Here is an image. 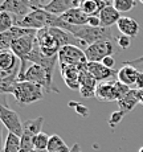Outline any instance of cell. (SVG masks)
<instances>
[{
	"instance_id": "6da1fadb",
	"label": "cell",
	"mask_w": 143,
	"mask_h": 152,
	"mask_svg": "<svg viewBox=\"0 0 143 152\" xmlns=\"http://www.w3.org/2000/svg\"><path fill=\"white\" fill-rule=\"evenodd\" d=\"M66 31L74 34L77 39L82 40L87 46L94 45L97 42L102 41H117V39L113 36V32L110 28H93L89 25H84V27H77V25H68Z\"/></svg>"
},
{
	"instance_id": "7a4b0ae2",
	"label": "cell",
	"mask_w": 143,
	"mask_h": 152,
	"mask_svg": "<svg viewBox=\"0 0 143 152\" xmlns=\"http://www.w3.org/2000/svg\"><path fill=\"white\" fill-rule=\"evenodd\" d=\"M11 94L16 99V102L21 106L36 103L44 98L43 87L36 83L28 82V81H19L13 86Z\"/></svg>"
},
{
	"instance_id": "3957f363",
	"label": "cell",
	"mask_w": 143,
	"mask_h": 152,
	"mask_svg": "<svg viewBox=\"0 0 143 152\" xmlns=\"http://www.w3.org/2000/svg\"><path fill=\"white\" fill-rule=\"evenodd\" d=\"M23 81H28V82L39 85L48 93H57V94L60 93L58 87L54 86L53 83V74L49 73L48 70H45L43 66L36 65V64H31L28 66Z\"/></svg>"
},
{
	"instance_id": "277c9868",
	"label": "cell",
	"mask_w": 143,
	"mask_h": 152,
	"mask_svg": "<svg viewBox=\"0 0 143 152\" xmlns=\"http://www.w3.org/2000/svg\"><path fill=\"white\" fill-rule=\"evenodd\" d=\"M58 62L60 66H82L87 64V58L84 49L76 45H66L62 46L58 52Z\"/></svg>"
},
{
	"instance_id": "5b68a950",
	"label": "cell",
	"mask_w": 143,
	"mask_h": 152,
	"mask_svg": "<svg viewBox=\"0 0 143 152\" xmlns=\"http://www.w3.org/2000/svg\"><path fill=\"white\" fill-rule=\"evenodd\" d=\"M117 41H102L90 45L85 49L87 62H102V60L118 52Z\"/></svg>"
},
{
	"instance_id": "8992f818",
	"label": "cell",
	"mask_w": 143,
	"mask_h": 152,
	"mask_svg": "<svg viewBox=\"0 0 143 152\" xmlns=\"http://www.w3.org/2000/svg\"><path fill=\"white\" fill-rule=\"evenodd\" d=\"M36 44L40 48L43 54L48 56V57H54L58 56V52L61 49L60 42L57 41V39L54 36H52V33L49 32L48 28H44L37 31L36 34Z\"/></svg>"
},
{
	"instance_id": "52a82bcc",
	"label": "cell",
	"mask_w": 143,
	"mask_h": 152,
	"mask_svg": "<svg viewBox=\"0 0 143 152\" xmlns=\"http://www.w3.org/2000/svg\"><path fill=\"white\" fill-rule=\"evenodd\" d=\"M0 119H1L3 124L5 126L10 132L15 134V135L23 136V123L20 121V116L17 115L16 111L11 110L10 107H7V104L3 103L0 106Z\"/></svg>"
},
{
	"instance_id": "ba28073f",
	"label": "cell",
	"mask_w": 143,
	"mask_h": 152,
	"mask_svg": "<svg viewBox=\"0 0 143 152\" xmlns=\"http://www.w3.org/2000/svg\"><path fill=\"white\" fill-rule=\"evenodd\" d=\"M33 10L29 0H4L0 5V11L10 12L19 19H23Z\"/></svg>"
},
{
	"instance_id": "9c48e42d",
	"label": "cell",
	"mask_w": 143,
	"mask_h": 152,
	"mask_svg": "<svg viewBox=\"0 0 143 152\" xmlns=\"http://www.w3.org/2000/svg\"><path fill=\"white\" fill-rule=\"evenodd\" d=\"M27 61L28 62H31V64H36V65L43 66L45 70H48L49 73L53 74L54 73V66H56V64L58 62V56L48 57V56L43 54L41 50H40V48L37 46V44L34 42V48H33V50H32V53L28 56Z\"/></svg>"
},
{
	"instance_id": "30bf717a",
	"label": "cell",
	"mask_w": 143,
	"mask_h": 152,
	"mask_svg": "<svg viewBox=\"0 0 143 152\" xmlns=\"http://www.w3.org/2000/svg\"><path fill=\"white\" fill-rule=\"evenodd\" d=\"M98 81L93 77L86 69V65L81 69L80 73V94L82 98L95 97V89L98 86Z\"/></svg>"
},
{
	"instance_id": "8fae6325",
	"label": "cell",
	"mask_w": 143,
	"mask_h": 152,
	"mask_svg": "<svg viewBox=\"0 0 143 152\" xmlns=\"http://www.w3.org/2000/svg\"><path fill=\"white\" fill-rule=\"evenodd\" d=\"M86 69L89 70V73L98 81V82H103V81H111V78H117L118 72H115L114 69L106 68L102 62H87Z\"/></svg>"
},
{
	"instance_id": "7c38bea8",
	"label": "cell",
	"mask_w": 143,
	"mask_h": 152,
	"mask_svg": "<svg viewBox=\"0 0 143 152\" xmlns=\"http://www.w3.org/2000/svg\"><path fill=\"white\" fill-rule=\"evenodd\" d=\"M82 0H52L49 4H46L44 7V10L46 12L56 15V16H61L65 12L74 8H78Z\"/></svg>"
},
{
	"instance_id": "4fadbf2b",
	"label": "cell",
	"mask_w": 143,
	"mask_h": 152,
	"mask_svg": "<svg viewBox=\"0 0 143 152\" xmlns=\"http://www.w3.org/2000/svg\"><path fill=\"white\" fill-rule=\"evenodd\" d=\"M82 66H74V65H69V66H60L61 68V75H62L64 81H65L66 86L72 90L80 91V73Z\"/></svg>"
},
{
	"instance_id": "5bb4252c",
	"label": "cell",
	"mask_w": 143,
	"mask_h": 152,
	"mask_svg": "<svg viewBox=\"0 0 143 152\" xmlns=\"http://www.w3.org/2000/svg\"><path fill=\"white\" fill-rule=\"evenodd\" d=\"M139 73H141V70L136 69L135 66L123 62L122 64V68L118 70L117 78H118V81H121L122 83L127 85V86H135L136 80L139 77Z\"/></svg>"
},
{
	"instance_id": "9a60e30c",
	"label": "cell",
	"mask_w": 143,
	"mask_h": 152,
	"mask_svg": "<svg viewBox=\"0 0 143 152\" xmlns=\"http://www.w3.org/2000/svg\"><path fill=\"white\" fill-rule=\"evenodd\" d=\"M60 17L65 23H68V24L77 25V27H84V25H87V21H89V16H87V15L84 12L80 7L68 11V12H65L64 15H61Z\"/></svg>"
},
{
	"instance_id": "2e32d148",
	"label": "cell",
	"mask_w": 143,
	"mask_h": 152,
	"mask_svg": "<svg viewBox=\"0 0 143 152\" xmlns=\"http://www.w3.org/2000/svg\"><path fill=\"white\" fill-rule=\"evenodd\" d=\"M114 81H103L100 82L95 89V98L100 102H117L114 97Z\"/></svg>"
},
{
	"instance_id": "e0dca14e",
	"label": "cell",
	"mask_w": 143,
	"mask_h": 152,
	"mask_svg": "<svg viewBox=\"0 0 143 152\" xmlns=\"http://www.w3.org/2000/svg\"><path fill=\"white\" fill-rule=\"evenodd\" d=\"M117 28L118 31L121 32L123 36H127V37H136L139 33V24L136 20L131 19V17H121L119 21L117 23Z\"/></svg>"
},
{
	"instance_id": "ac0fdd59",
	"label": "cell",
	"mask_w": 143,
	"mask_h": 152,
	"mask_svg": "<svg viewBox=\"0 0 143 152\" xmlns=\"http://www.w3.org/2000/svg\"><path fill=\"white\" fill-rule=\"evenodd\" d=\"M98 16L101 19V27H103V28H110L111 25L117 24L119 21V19H121V13L114 8L113 3L107 4Z\"/></svg>"
},
{
	"instance_id": "d6986e66",
	"label": "cell",
	"mask_w": 143,
	"mask_h": 152,
	"mask_svg": "<svg viewBox=\"0 0 143 152\" xmlns=\"http://www.w3.org/2000/svg\"><path fill=\"white\" fill-rule=\"evenodd\" d=\"M21 66V61L15 56L12 50H3L0 52V70L8 72Z\"/></svg>"
},
{
	"instance_id": "ffe728a7",
	"label": "cell",
	"mask_w": 143,
	"mask_h": 152,
	"mask_svg": "<svg viewBox=\"0 0 143 152\" xmlns=\"http://www.w3.org/2000/svg\"><path fill=\"white\" fill-rule=\"evenodd\" d=\"M107 4L110 3H107L106 0H82L80 8L87 16H98Z\"/></svg>"
},
{
	"instance_id": "44dd1931",
	"label": "cell",
	"mask_w": 143,
	"mask_h": 152,
	"mask_svg": "<svg viewBox=\"0 0 143 152\" xmlns=\"http://www.w3.org/2000/svg\"><path fill=\"white\" fill-rule=\"evenodd\" d=\"M117 103H118V107H119V111H121V113H123L125 115L129 114L130 111L139 103L138 91H136V89H131V91L129 93V94H127L126 97L122 98L121 101H118Z\"/></svg>"
},
{
	"instance_id": "7402d4cb",
	"label": "cell",
	"mask_w": 143,
	"mask_h": 152,
	"mask_svg": "<svg viewBox=\"0 0 143 152\" xmlns=\"http://www.w3.org/2000/svg\"><path fill=\"white\" fill-rule=\"evenodd\" d=\"M43 123L44 118L43 116H37L34 119H28V121L23 122V134H28L31 136H36L40 132H43Z\"/></svg>"
},
{
	"instance_id": "603a6c76",
	"label": "cell",
	"mask_w": 143,
	"mask_h": 152,
	"mask_svg": "<svg viewBox=\"0 0 143 152\" xmlns=\"http://www.w3.org/2000/svg\"><path fill=\"white\" fill-rule=\"evenodd\" d=\"M20 148H21V138L12 132H8L3 152H20Z\"/></svg>"
},
{
	"instance_id": "cb8c5ba5",
	"label": "cell",
	"mask_w": 143,
	"mask_h": 152,
	"mask_svg": "<svg viewBox=\"0 0 143 152\" xmlns=\"http://www.w3.org/2000/svg\"><path fill=\"white\" fill-rule=\"evenodd\" d=\"M15 24H16V16L15 15L0 11V33L8 32L15 27Z\"/></svg>"
},
{
	"instance_id": "d4e9b609",
	"label": "cell",
	"mask_w": 143,
	"mask_h": 152,
	"mask_svg": "<svg viewBox=\"0 0 143 152\" xmlns=\"http://www.w3.org/2000/svg\"><path fill=\"white\" fill-rule=\"evenodd\" d=\"M49 138L51 136L46 135L45 132H40L33 138V145L34 150L41 152V151H48V144H49Z\"/></svg>"
},
{
	"instance_id": "484cf974",
	"label": "cell",
	"mask_w": 143,
	"mask_h": 152,
	"mask_svg": "<svg viewBox=\"0 0 143 152\" xmlns=\"http://www.w3.org/2000/svg\"><path fill=\"white\" fill-rule=\"evenodd\" d=\"M130 91H131V87L130 86L122 83L121 81H118V80L114 81V97H115L117 102L121 101L123 97H126Z\"/></svg>"
},
{
	"instance_id": "4316f807",
	"label": "cell",
	"mask_w": 143,
	"mask_h": 152,
	"mask_svg": "<svg viewBox=\"0 0 143 152\" xmlns=\"http://www.w3.org/2000/svg\"><path fill=\"white\" fill-rule=\"evenodd\" d=\"M135 0H113V5L119 13L129 12L135 7Z\"/></svg>"
},
{
	"instance_id": "83f0119b",
	"label": "cell",
	"mask_w": 143,
	"mask_h": 152,
	"mask_svg": "<svg viewBox=\"0 0 143 152\" xmlns=\"http://www.w3.org/2000/svg\"><path fill=\"white\" fill-rule=\"evenodd\" d=\"M64 145H66V143L64 142V139L60 135H52L49 138V144H48V152H56L60 148H62Z\"/></svg>"
},
{
	"instance_id": "f1b7e54d",
	"label": "cell",
	"mask_w": 143,
	"mask_h": 152,
	"mask_svg": "<svg viewBox=\"0 0 143 152\" xmlns=\"http://www.w3.org/2000/svg\"><path fill=\"white\" fill-rule=\"evenodd\" d=\"M125 116H126V115H125L123 113H121V111H119V110H118V111H114V113H113L111 115H110V119H109V126H110V127H111V128H114L115 126H118L119 123H121V122H122V119H123Z\"/></svg>"
},
{
	"instance_id": "f546056e",
	"label": "cell",
	"mask_w": 143,
	"mask_h": 152,
	"mask_svg": "<svg viewBox=\"0 0 143 152\" xmlns=\"http://www.w3.org/2000/svg\"><path fill=\"white\" fill-rule=\"evenodd\" d=\"M69 106L70 107H74V110L77 111L80 115H82V116H87L89 115V109H87L86 106H84V104H80V103H73V102H70L69 103Z\"/></svg>"
},
{
	"instance_id": "4dcf8cb0",
	"label": "cell",
	"mask_w": 143,
	"mask_h": 152,
	"mask_svg": "<svg viewBox=\"0 0 143 152\" xmlns=\"http://www.w3.org/2000/svg\"><path fill=\"white\" fill-rule=\"evenodd\" d=\"M117 44H118V48L127 49V48H130V45H131V40H130V37L122 34V36H119L118 39H117Z\"/></svg>"
},
{
	"instance_id": "1f68e13d",
	"label": "cell",
	"mask_w": 143,
	"mask_h": 152,
	"mask_svg": "<svg viewBox=\"0 0 143 152\" xmlns=\"http://www.w3.org/2000/svg\"><path fill=\"white\" fill-rule=\"evenodd\" d=\"M87 25H89V27H93V28L101 27V19H100V16H89Z\"/></svg>"
},
{
	"instance_id": "d6a6232c",
	"label": "cell",
	"mask_w": 143,
	"mask_h": 152,
	"mask_svg": "<svg viewBox=\"0 0 143 152\" xmlns=\"http://www.w3.org/2000/svg\"><path fill=\"white\" fill-rule=\"evenodd\" d=\"M102 64H103L106 68L113 69V66L115 65V60H114V57H113V56H109V57H106V58H103V60H102Z\"/></svg>"
},
{
	"instance_id": "836d02e7",
	"label": "cell",
	"mask_w": 143,
	"mask_h": 152,
	"mask_svg": "<svg viewBox=\"0 0 143 152\" xmlns=\"http://www.w3.org/2000/svg\"><path fill=\"white\" fill-rule=\"evenodd\" d=\"M32 4V7H33V10H37V8H43V3L41 0H29Z\"/></svg>"
},
{
	"instance_id": "e575fe53",
	"label": "cell",
	"mask_w": 143,
	"mask_h": 152,
	"mask_svg": "<svg viewBox=\"0 0 143 152\" xmlns=\"http://www.w3.org/2000/svg\"><path fill=\"white\" fill-rule=\"evenodd\" d=\"M126 64H130V65H135V64H143V56H141L139 58H134V60L130 61H125Z\"/></svg>"
},
{
	"instance_id": "d590c367",
	"label": "cell",
	"mask_w": 143,
	"mask_h": 152,
	"mask_svg": "<svg viewBox=\"0 0 143 152\" xmlns=\"http://www.w3.org/2000/svg\"><path fill=\"white\" fill-rule=\"evenodd\" d=\"M138 91V99H139V103L143 106V89H141V90H136Z\"/></svg>"
},
{
	"instance_id": "8d00e7d4",
	"label": "cell",
	"mask_w": 143,
	"mask_h": 152,
	"mask_svg": "<svg viewBox=\"0 0 143 152\" xmlns=\"http://www.w3.org/2000/svg\"><path fill=\"white\" fill-rule=\"evenodd\" d=\"M51 1H52V0H41V3H43V8L45 7L46 4H49V3H51Z\"/></svg>"
},
{
	"instance_id": "74e56055",
	"label": "cell",
	"mask_w": 143,
	"mask_h": 152,
	"mask_svg": "<svg viewBox=\"0 0 143 152\" xmlns=\"http://www.w3.org/2000/svg\"><path fill=\"white\" fill-rule=\"evenodd\" d=\"M138 152H143V147H142V148H139V151H138Z\"/></svg>"
},
{
	"instance_id": "f35d334b",
	"label": "cell",
	"mask_w": 143,
	"mask_h": 152,
	"mask_svg": "<svg viewBox=\"0 0 143 152\" xmlns=\"http://www.w3.org/2000/svg\"><path fill=\"white\" fill-rule=\"evenodd\" d=\"M139 1H141V3H142V4H143V0H139Z\"/></svg>"
},
{
	"instance_id": "ab89813d",
	"label": "cell",
	"mask_w": 143,
	"mask_h": 152,
	"mask_svg": "<svg viewBox=\"0 0 143 152\" xmlns=\"http://www.w3.org/2000/svg\"><path fill=\"white\" fill-rule=\"evenodd\" d=\"M37 152H39V151H37ZM41 152H48V151H41Z\"/></svg>"
},
{
	"instance_id": "60d3db41",
	"label": "cell",
	"mask_w": 143,
	"mask_h": 152,
	"mask_svg": "<svg viewBox=\"0 0 143 152\" xmlns=\"http://www.w3.org/2000/svg\"><path fill=\"white\" fill-rule=\"evenodd\" d=\"M32 152H37V151H36V150H34V151H32Z\"/></svg>"
}]
</instances>
